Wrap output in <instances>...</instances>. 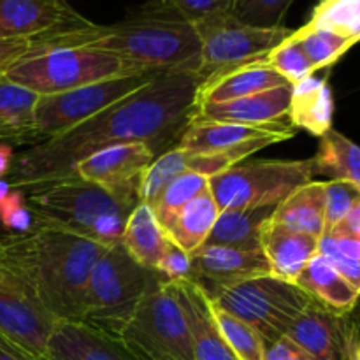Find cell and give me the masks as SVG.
<instances>
[{
    "label": "cell",
    "instance_id": "d6986e66",
    "mask_svg": "<svg viewBox=\"0 0 360 360\" xmlns=\"http://www.w3.org/2000/svg\"><path fill=\"white\" fill-rule=\"evenodd\" d=\"M287 84L290 83L281 77L276 70L271 69L266 60H253V62L218 70L204 77L202 83L197 88L195 105L236 101V98L250 97L260 91L287 86Z\"/></svg>",
    "mask_w": 360,
    "mask_h": 360
},
{
    "label": "cell",
    "instance_id": "b9f144b4",
    "mask_svg": "<svg viewBox=\"0 0 360 360\" xmlns=\"http://www.w3.org/2000/svg\"><path fill=\"white\" fill-rule=\"evenodd\" d=\"M155 273L164 278L169 283L190 280L192 276V264H190V253L179 248L172 241L167 243L160 260H158Z\"/></svg>",
    "mask_w": 360,
    "mask_h": 360
},
{
    "label": "cell",
    "instance_id": "f1b7e54d",
    "mask_svg": "<svg viewBox=\"0 0 360 360\" xmlns=\"http://www.w3.org/2000/svg\"><path fill=\"white\" fill-rule=\"evenodd\" d=\"M316 176L329 181H347L360 188V146L330 129L320 137L319 151L313 157Z\"/></svg>",
    "mask_w": 360,
    "mask_h": 360
},
{
    "label": "cell",
    "instance_id": "c3c4849f",
    "mask_svg": "<svg viewBox=\"0 0 360 360\" xmlns=\"http://www.w3.org/2000/svg\"><path fill=\"white\" fill-rule=\"evenodd\" d=\"M330 231H336V232H343V234L348 236H354V238L360 239V202L355 204L354 210L336 225L333 227ZM329 231V232H330ZM327 234V232H326Z\"/></svg>",
    "mask_w": 360,
    "mask_h": 360
},
{
    "label": "cell",
    "instance_id": "bcb514c9",
    "mask_svg": "<svg viewBox=\"0 0 360 360\" xmlns=\"http://www.w3.org/2000/svg\"><path fill=\"white\" fill-rule=\"evenodd\" d=\"M0 143L11 144V146H23V144H34L41 143L37 132L28 129H20V127H13L9 123L0 122Z\"/></svg>",
    "mask_w": 360,
    "mask_h": 360
},
{
    "label": "cell",
    "instance_id": "f35d334b",
    "mask_svg": "<svg viewBox=\"0 0 360 360\" xmlns=\"http://www.w3.org/2000/svg\"><path fill=\"white\" fill-rule=\"evenodd\" d=\"M150 4L171 11L190 23H199L207 18L231 13L234 0H150Z\"/></svg>",
    "mask_w": 360,
    "mask_h": 360
},
{
    "label": "cell",
    "instance_id": "cb8c5ba5",
    "mask_svg": "<svg viewBox=\"0 0 360 360\" xmlns=\"http://www.w3.org/2000/svg\"><path fill=\"white\" fill-rule=\"evenodd\" d=\"M294 283L320 304L343 315L354 313L360 301L359 292L320 253L309 260Z\"/></svg>",
    "mask_w": 360,
    "mask_h": 360
},
{
    "label": "cell",
    "instance_id": "8992f818",
    "mask_svg": "<svg viewBox=\"0 0 360 360\" xmlns=\"http://www.w3.org/2000/svg\"><path fill=\"white\" fill-rule=\"evenodd\" d=\"M151 274L153 271L139 266L122 243L105 248L91 269L79 322L120 340Z\"/></svg>",
    "mask_w": 360,
    "mask_h": 360
},
{
    "label": "cell",
    "instance_id": "d4e9b609",
    "mask_svg": "<svg viewBox=\"0 0 360 360\" xmlns=\"http://www.w3.org/2000/svg\"><path fill=\"white\" fill-rule=\"evenodd\" d=\"M271 220L320 239L326 234V181H309L278 204Z\"/></svg>",
    "mask_w": 360,
    "mask_h": 360
},
{
    "label": "cell",
    "instance_id": "30bf717a",
    "mask_svg": "<svg viewBox=\"0 0 360 360\" xmlns=\"http://www.w3.org/2000/svg\"><path fill=\"white\" fill-rule=\"evenodd\" d=\"M193 25L200 39L199 76L202 79L218 70L264 58L294 32L285 27H250L236 20L231 13L218 14Z\"/></svg>",
    "mask_w": 360,
    "mask_h": 360
},
{
    "label": "cell",
    "instance_id": "3957f363",
    "mask_svg": "<svg viewBox=\"0 0 360 360\" xmlns=\"http://www.w3.org/2000/svg\"><path fill=\"white\" fill-rule=\"evenodd\" d=\"M27 204L34 227L58 229L102 246L122 241L127 218L136 207L77 176L34 188Z\"/></svg>",
    "mask_w": 360,
    "mask_h": 360
},
{
    "label": "cell",
    "instance_id": "6da1fadb",
    "mask_svg": "<svg viewBox=\"0 0 360 360\" xmlns=\"http://www.w3.org/2000/svg\"><path fill=\"white\" fill-rule=\"evenodd\" d=\"M202 77L195 72L157 74L122 101L51 139L34 144L13 162L6 181L13 188H39L74 178L83 158L125 143H146L162 155L178 144L195 108Z\"/></svg>",
    "mask_w": 360,
    "mask_h": 360
},
{
    "label": "cell",
    "instance_id": "8fae6325",
    "mask_svg": "<svg viewBox=\"0 0 360 360\" xmlns=\"http://www.w3.org/2000/svg\"><path fill=\"white\" fill-rule=\"evenodd\" d=\"M157 74L141 72L132 76L112 77L98 83L84 84L74 90L56 95L39 97L34 112L35 130L39 139L46 141L67 132L72 127L86 122L88 118L122 101L127 95L150 83Z\"/></svg>",
    "mask_w": 360,
    "mask_h": 360
},
{
    "label": "cell",
    "instance_id": "4fadbf2b",
    "mask_svg": "<svg viewBox=\"0 0 360 360\" xmlns=\"http://www.w3.org/2000/svg\"><path fill=\"white\" fill-rule=\"evenodd\" d=\"M357 334H360L359 320L352 313H336L311 299L304 311L294 320L287 338L309 360H347Z\"/></svg>",
    "mask_w": 360,
    "mask_h": 360
},
{
    "label": "cell",
    "instance_id": "74e56055",
    "mask_svg": "<svg viewBox=\"0 0 360 360\" xmlns=\"http://www.w3.org/2000/svg\"><path fill=\"white\" fill-rule=\"evenodd\" d=\"M294 0H234L231 14L257 28H280Z\"/></svg>",
    "mask_w": 360,
    "mask_h": 360
},
{
    "label": "cell",
    "instance_id": "836d02e7",
    "mask_svg": "<svg viewBox=\"0 0 360 360\" xmlns=\"http://www.w3.org/2000/svg\"><path fill=\"white\" fill-rule=\"evenodd\" d=\"M207 186H210L207 178L195 174V172L186 171L183 172L181 176H178V178L164 190V193L158 197L155 206L151 207V210L155 211V217H157L162 229L167 227L172 221V218L179 213V210L185 207L193 197L199 195V193L202 192V190H206Z\"/></svg>",
    "mask_w": 360,
    "mask_h": 360
},
{
    "label": "cell",
    "instance_id": "7402d4cb",
    "mask_svg": "<svg viewBox=\"0 0 360 360\" xmlns=\"http://www.w3.org/2000/svg\"><path fill=\"white\" fill-rule=\"evenodd\" d=\"M319 241L313 236L267 220L260 232V250L267 260L271 276L294 283L309 260L319 253Z\"/></svg>",
    "mask_w": 360,
    "mask_h": 360
},
{
    "label": "cell",
    "instance_id": "5bb4252c",
    "mask_svg": "<svg viewBox=\"0 0 360 360\" xmlns=\"http://www.w3.org/2000/svg\"><path fill=\"white\" fill-rule=\"evenodd\" d=\"M190 280L199 285L210 297L224 288L271 274L262 250L202 245L190 255Z\"/></svg>",
    "mask_w": 360,
    "mask_h": 360
},
{
    "label": "cell",
    "instance_id": "4dcf8cb0",
    "mask_svg": "<svg viewBox=\"0 0 360 360\" xmlns=\"http://www.w3.org/2000/svg\"><path fill=\"white\" fill-rule=\"evenodd\" d=\"M294 39L316 70L329 69L354 46L350 39L327 28L313 27L309 23L299 30H294Z\"/></svg>",
    "mask_w": 360,
    "mask_h": 360
},
{
    "label": "cell",
    "instance_id": "4316f807",
    "mask_svg": "<svg viewBox=\"0 0 360 360\" xmlns=\"http://www.w3.org/2000/svg\"><path fill=\"white\" fill-rule=\"evenodd\" d=\"M218 214H220V207L214 202L210 186H207L199 195L193 197L185 207L179 210V213L172 218L164 232L169 241L192 255L206 243Z\"/></svg>",
    "mask_w": 360,
    "mask_h": 360
},
{
    "label": "cell",
    "instance_id": "d590c367",
    "mask_svg": "<svg viewBox=\"0 0 360 360\" xmlns=\"http://www.w3.org/2000/svg\"><path fill=\"white\" fill-rule=\"evenodd\" d=\"M37 101L39 95L32 90L0 77V122L20 129L35 130L34 112Z\"/></svg>",
    "mask_w": 360,
    "mask_h": 360
},
{
    "label": "cell",
    "instance_id": "e575fe53",
    "mask_svg": "<svg viewBox=\"0 0 360 360\" xmlns=\"http://www.w3.org/2000/svg\"><path fill=\"white\" fill-rule=\"evenodd\" d=\"M271 144L274 143L269 139H257L241 144V146L231 148V150L217 151V153H186V171L195 172V174L210 179L213 176L229 171V169L241 164V162L248 160L250 155L257 153L259 150L271 146Z\"/></svg>",
    "mask_w": 360,
    "mask_h": 360
},
{
    "label": "cell",
    "instance_id": "7bdbcfd3",
    "mask_svg": "<svg viewBox=\"0 0 360 360\" xmlns=\"http://www.w3.org/2000/svg\"><path fill=\"white\" fill-rule=\"evenodd\" d=\"M319 253L322 257H326L330 262V266L355 288L360 294V262L350 259V257L343 255L336 246L330 243V239L327 236H322L319 241Z\"/></svg>",
    "mask_w": 360,
    "mask_h": 360
},
{
    "label": "cell",
    "instance_id": "e0dca14e",
    "mask_svg": "<svg viewBox=\"0 0 360 360\" xmlns=\"http://www.w3.org/2000/svg\"><path fill=\"white\" fill-rule=\"evenodd\" d=\"M295 136L290 123H273V125H245L232 122H190L176 146L190 155L217 153L231 150L257 139H269L274 144L283 143Z\"/></svg>",
    "mask_w": 360,
    "mask_h": 360
},
{
    "label": "cell",
    "instance_id": "ab89813d",
    "mask_svg": "<svg viewBox=\"0 0 360 360\" xmlns=\"http://www.w3.org/2000/svg\"><path fill=\"white\" fill-rule=\"evenodd\" d=\"M359 202V186L347 181H326V232L336 227Z\"/></svg>",
    "mask_w": 360,
    "mask_h": 360
},
{
    "label": "cell",
    "instance_id": "1f68e13d",
    "mask_svg": "<svg viewBox=\"0 0 360 360\" xmlns=\"http://www.w3.org/2000/svg\"><path fill=\"white\" fill-rule=\"evenodd\" d=\"M183 172H186V151L174 146L158 155L141 179L139 202L153 207L164 190Z\"/></svg>",
    "mask_w": 360,
    "mask_h": 360
},
{
    "label": "cell",
    "instance_id": "681fc988",
    "mask_svg": "<svg viewBox=\"0 0 360 360\" xmlns=\"http://www.w3.org/2000/svg\"><path fill=\"white\" fill-rule=\"evenodd\" d=\"M14 151L11 144L0 143V179H6L13 169Z\"/></svg>",
    "mask_w": 360,
    "mask_h": 360
},
{
    "label": "cell",
    "instance_id": "603a6c76",
    "mask_svg": "<svg viewBox=\"0 0 360 360\" xmlns=\"http://www.w3.org/2000/svg\"><path fill=\"white\" fill-rule=\"evenodd\" d=\"M334 98L327 77L315 74L297 84H292V98L288 108V123L297 129L308 130L316 137H322L333 129Z\"/></svg>",
    "mask_w": 360,
    "mask_h": 360
},
{
    "label": "cell",
    "instance_id": "44dd1931",
    "mask_svg": "<svg viewBox=\"0 0 360 360\" xmlns=\"http://www.w3.org/2000/svg\"><path fill=\"white\" fill-rule=\"evenodd\" d=\"M169 285L188 323L193 360H238L214 327L210 313V297L206 292L192 280L176 281Z\"/></svg>",
    "mask_w": 360,
    "mask_h": 360
},
{
    "label": "cell",
    "instance_id": "8d00e7d4",
    "mask_svg": "<svg viewBox=\"0 0 360 360\" xmlns=\"http://www.w3.org/2000/svg\"><path fill=\"white\" fill-rule=\"evenodd\" d=\"M264 60L271 69L276 70L290 84L301 83L316 72L313 63L309 62L299 42L294 39V32L281 44H278L273 51L267 53Z\"/></svg>",
    "mask_w": 360,
    "mask_h": 360
},
{
    "label": "cell",
    "instance_id": "ee69618b",
    "mask_svg": "<svg viewBox=\"0 0 360 360\" xmlns=\"http://www.w3.org/2000/svg\"><path fill=\"white\" fill-rule=\"evenodd\" d=\"M34 49V41L23 37L0 39V77L6 76L7 70L16 65L20 60L30 55Z\"/></svg>",
    "mask_w": 360,
    "mask_h": 360
},
{
    "label": "cell",
    "instance_id": "60d3db41",
    "mask_svg": "<svg viewBox=\"0 0 360 360\" xmlns=\"http://www.w3.org/2000/svg\"><path fill=\"white\" fill-rule=\"evenodd\" d=\"M0 224L14 234L34 231V217L20 188H13L6 199L0 200Z\"/></svg>",
    "mask_w": 360,
    "mask_h": 360
},
{
    "label": "cell",
    "instance_id": "816d5d0a",
    "mask_svg": "<svg viewBox=\"0 0 360 360\" xmlns=\"http://www.w3.org/2000/svg\"><path fill=\"white\" fill-rule=\"evenodd\" d=\"M347 360H360V334H357V336H355V340L352 341Z\"/></svg>",
    "mask_w": 360,
    "mask_h": 360
},
{
    "label": "cell",
    "instance_id": "ac0fdd59",
    "mask_svg": "<svg viewBox=\"0 0 360 360\" xmlns=\"http://www.w3.org/2000/svg\"><path fill=\"white\" fill-rule=\"evenodd\" d=\"M292 98V84L260 91L250 97L220 104L195 105L190 122H232L245 125H273L283 123L288 116Z\"/></svg>",
    "mask_w": 360,
    "mask_h": 360
},
{
    "label": "cell",
    "instance_id": "9a60e30c",
    "mask_svg": "<svg viewBox=\"0 0 360 360\" xmlns=\"http://www.w3.org/2000/svg\"><path fill=\"white\" fill-rule=\"evenodd\" d=\"M56 320L39 302L0 290V338L30 360H48Z\"/></svg>",
    "mask_w": 360,
    "mask_h": 360
},
{
    "label": "cell",
    "instance_id": "f6af8a7d",
    "mask_svg": "<svg viewBox=\"0 0 360 360\" xmlns=\"http://www.w3.org/2000/svg\"><path fill=\"white\" fill-rule=\"evenodd\" d=\"M266 360H309L304 352L288 340L287 336L280 338L274 343L266 347Z\"/></svg>",
    "mask_w": 360,
    "mask_h": 360
},
{
    "label": "cell",
    "instance_id": "7c38bea8",
    "mask_svg": "<svg viewBox=\"0 0 360 360\" xmlns=\"http://www.w3.org/2000/svg\"><path fill=\"white\" fill-rule=\"evenodd\" d=\"M157 155L146 143L115 144L83 158L74 167V174L101 186L122 202L137 206L141 179Z\"/></svg>",
    "mask_w": 360,
    "mask_h": 360
},
{
    "label": "cell",
    "instance_id": "f5cc1de1",
    "mask_svg": "<svg viewBox=\"0 0 360 360\" xmlns=\"http://www.w3.org/2000/svg\"><path fill=\"white\" fill-rule=\"evenodd\" d=\"M13 190V186L6 181V179H0V200L6 199L9 195V192Z\"/></svg>",
    "mask_w": 360,
    "mask_h": 360
},
{
    "label": "cell",
    "instance_id": "d6a6232c",
    "mask_svg": "<svg viewBox=\"0 0 360 360\" xmlns=\"http://www.w3.org/2000/svg\"><path fill=\"white\" fill-rule=\"evenodd\" d=\"M308 23L336 32L357 44L360 42V0H320Z\"/></svg>",
    "mask_w": 360,
    "mask_h": 360
},
{
    "label": "cell",
    "instance_id": "db71d44e",
    "mask_svg": "<svg viewBox=\"0 0 360 360\" xmlns=\"http://www.w3.org/2000/svg\"><path fill=\"white\" fill-rule=\"evenodd\" d=\"M357 320H359V326H360V316H359V319H357Z\"/></svg>",
    "mask_w": 360,
    "mask_h": 360
},
{
    "label": "cell",
    "instance_id": "ba28073f",
    "mask_svg": "<svg viewBox=\"0 0 360 360\" xmlns=\"http://www.w3.org/2000/svg\"><path fill=\"white\" fill-rule=\"evenodd\" d=\"M308 160H245L207 179L220 211L278 206L290 193L315 179Z\"/></svg>",
    "mask_w": 360,
    "mask_h": 360
},
{
    "label": "cell",
    "instance_id": "52a82bcc",
    "mask_svg": "<svg viewBox=\"0 0 360 360\" xmlns=\"http://www.w3.org/2000/svg\"><path fill=\"white\" fill-rule=\"evenodd\" d=\"M120 341L139 360H193L185 313L155 271Z\"/></svg>",
    "mask_w": 360,
    "mask_h": 360
},
{
    "label": "cell",
    "instance_id": "277c9868",
    "mask_svg": "<svg viewBox=\"0 0 360 360\" xmlns=\"http://www.w3.org/2000/svg\"><path fill=\"white\" fill-rule=\"evenodd\" d=\"M32 232L39 302L56 322H79L91 269L109 246L51 227Z\"/></svg>",
    "mask_w": 360,
    "mask_h": 360
},
{
    "label": "cell",
    "instance_id": "7dc6e473",
    "mask_svg": "<svg viewBox=\"0 0 360 360\" xmlns=\"http://www.w3.org/2000/svg\"><path fill=\"white\" fill-rule=\"evenodd\" d=\"M323 236H327V238L330 239V243H333L343 255L350 257V259L360 262V239L336 231H330Z\"/></svg>",
    "mask_w": 360,
    "mask_h": 360
},
{
    "label": "cell",
    "instance_id": "83f0119b",
    "mask_svg": "<svg viewBox=\"0 0 360 360\" xmlns=\"http://www.w3.org/2000/svg\"><path fill=\"white\" fill-rule=\"evenodd\" d=\"M278 206L253 207V210L220 211L211 234L204 245H224L234 248L260 250V232L271 220Z\"/></svg>",
    "mask_w": 360,
    "mask_h": 360
},
{
    "label": "cell",
    "instance_id": "5b68a950",
    "mask_svg": "<svg viewBox=\"0 0 360 360\" xmlns=\"http://www.w3.org/2000/svg\"><path fill=\"white\" fill-rule=\"evenodd\" d=\"M141 72L144 70L109 51L69 46L27 55L7 70L4 79L44 97L63 94L84 84Z\"/></svg>",
    "mask_w": 360,
    "mask_h": 360
},
{
    "label": "cell",
    "instance_id": "484cf974",
    "mask_svg": "<svg viewBox=\"0 0 360 360\" xmlns=\"http://www.w3.org/2000/svg\"><path fill=\"white\" fill-rule=\"evenodd\" d=\"M120 243L139 266L148 271H155L169 238L158 224L155 211L146 204L139 202L127 218Z\"/></svg>",
    "mask_w": 360,
    "mask_h": 360
},
{
    "label": "cell",
    "instance_id": "ffe728a7",
    "mask_svg": "<svg viewBox=\"0 0 360 360\" xmlns=\"http://www.w3.org/2000/svg\"><path fill=\"white\" fill-rule=\"evenodd\" d=\"M48 360H139L116 338L83 322L60 320L48 343Z\"/></svg>",
    "mask_w": 360,
    "mask_h": 360
},
{
    "label": "cell",
    "instance_id": "7a4b0ae2",
    "mask_svg": "<svg viewBox=\"0 0 360 360\" xmlns=\"http://www.w3.org/2000/svg\"><path fill=\"white\" fill-rule=\"evenodd\" d=\"M69 46L109 51L144 72L199 74L200 70V39L195 25L150 2L118 23L86 21L49 34L41 41L39 51Z\"/></svg>",
    "mask_w": 360,
    "mask_h": 360
},
{
    "label": "cell",
    "instance_id": "9c48e42d",
    "mask_svg": "<svg viewBox=\"0 0 360 360\" xmlns=\"http://www.w3.org/2000/svg\"><path fill=\"white\" fill-rule=\"evenodd\" d=\"M210 299L253 327L266 347L287 336L294 320L311 301L295 283L271 274L224 288Z\"/></svg>",
    "mask_w": 360,
    "mask_h": 360
},
{
    "label": "cell",
    "instance_id": "f907efd6",
    "mask_svg": "<svg viewBox=\"0 0 360 360\" xmlns=\"http://www.w3.org/2000/svg\"><path fill=\"white\" fill-rule=\"evenodd\" d=\"M0 360H30L0 338Z\"/></svg>",
    "mask_w": 360,
    "mask_h": 360
},
{
    "label": "cell",
    "instance_id": "2e32d148",
    "mask_svg": "<svg viewBox=\"0 0 360 360\" xmlns=\"http://www.w3.org/2000/svg\"><path fill=\"white\" fill-rule=\"evenodd\" d=\"M65 0H0V39H35L86 23Z\"/></svg>",
    "mask_w": 360,
    "mask_h": 360
},
{
    "label": "cell",
    "instance_id": "f546056e",
    "mask_svg": "<svg viewBox=\"0 0 360 360\" xmlns=\"http://www.w3.org/2000/svg\"><path fill=\"white\" fill-rule=\"evenodd\" d=\"M210 313L214 327L229 350L238 360H266V343L253 327L243 322L210 299Z\"/></svg>",
    "mask_w": 360,
    "mask_h": 360
}]
</instances>
